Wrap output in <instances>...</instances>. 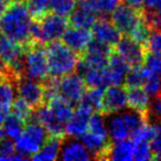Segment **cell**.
I'll use <instances>...</instances> for the list:
<instances>
[{
  "mask_svg": "<svg viewBox=\"0 0 161 161\" xmlns=\"http://www.w3.org/2000/svg\"><path fill=\"white\" fill-rule=\"evenodd\" d=\"M33 17L25 3L10 1L0 16V31L3 36L21 45H28L31 41V28Z\"/></svg>",
  "mask_w": 161,
  "mask_h": 161,
  "instance_id": "obj_1",
  "label": "cell"
},
{
  "mask_svg": "<svg viewBox=\"0 0 161 161\" xmlns=\"http://www.w3.org/2000/svg\"><path fill=\"white\" fill-rule=\"evenodd\" d=\"M107 116L106 126H107L108 137L114 142L132 137L139 128L148 123L147 118L142 114L131 108L114 113Z\"/></svg>",
  "mask_w": 161,
  "mask_h": 161,
  "instance_id": "obj_2",
  "label": "cell"
},
{
  "mask_svg": "<svg viewBox=\"0 0 161 161\" xmlns=\"http://www.w3.org/2000/svg\"><path fill=\"white\" fill-rule=\"evenodd\" d=\"M47 54L51 77H62L77 69L80 62L78 54L63 42L54 41L49 43Z\"/></svg>",
  "mask_w": 161,
  "mask_h": 161,
  "instance_id": "obj_3",
  "label": "cell"
},
{
  "mask_svg": "<svg viewBox=\"0 0 161 161\" xmlns=\"http://www.w3.org/2000/svg\"><path fill=\"white\" fill-rule=\"evenodd\" d=\"M67 19L54 12H49L40 19H34L31 28V41L49 44L62 38L67 29Z\"/></svg>",
  "mask_w": 161,
  "mask_h": 161,
  "instance_id": "obj_4",
  "label": "cell"
},
{
  "mask_svg": "<svg viewBox=\"0 0 161 161\" xmlns=\"http://www.w3.org/2000/svg\"><path fill=\"white\" fill-rule=\"evenodd\" d=\"M49 136L47 129L38 120L31 118L25 123L21 135L16 139L14 145L17 152L30 159L44 145Z\"/></svg>",
  "mask_w": 161,
  "mask_h": 161,
  "instance_id": "obj_5",
  "label": "cell"
},
{
  "mask_svg": "<svg viewBox=\"0 0 161 161\" xmlns=\"http://www.w3.org/2000/svg\"><path fill=\"white\" fill-rule=\"evenodd\" d=\"M25 47V76L44 82L50 74L47 49L42 43L36 42L30 43Z\"/></svg>",
  "mask_w": 161,
  "mask_h": 161,
  "instance_id": "obj_6",
  "label": "cell"
},
{
  "mask_svg": "<svg viewBox=\"0 0 161 161\" xmlns=\"http://www.w3.org/2000/svg\"><path fill=\"white\" fill-rule=\"evenodd\" d=\"M55 86L58 97H61L72 106L80 104L85 92V82L78 73H71L62 77H55Z\"/></svg>",
  "mask_w": 161,
  "mask_h": 161,
  "instance_id": "obj_7",
  "label": "cell"
},
{
  "mask_svg": "<svg viewBox=\"0 0 161 161\" xmlns=\"http://www.w3.org/2000/svg\"><path fill=\"white\" fill-rule=\"evenodd\" d=\"M17 93L33 109L45 104V87L42 80L22 76L17 80Z\"/></svg>",
  "mask_w": 161,
  "mask_h": 161,
  "instance_id": "obj_8",
  "label": "cell"
},
{
  "mask_svg": "<svg viewBox=\"0 0 161 161\" xmlns=\"http://www.w3.org/2000/svg\"><path fill=\"white\" fill-rule=\"evenodd\" d=\"M141 21V9L132 7L127 3H119L112 12V22L124 36H129Z\"/></svg>",
  "mask_w": 161,
  "mask_h": 161,
  "instance_id": "obj_9",
  "label": "cell"
},
{
  "mask_svg": "<svg viewBox=\"0 0 161 161\" xmlns=\"http://www.w3.org/2000/svg\"><path fill=\"white\" fill-rule=\"evenodd\" d=\"M116 50L115 51L121 55L130 66H137L141 65L145 62L146 55H147V49L143 44L135 41L131 36H124L115 45Z\"/></svg>",
  "mask_w": 161,
  "mask_h": 161,
  "instance_id": "obj_10",
  "label": "cell"
},
{
  "mask_svg": "<svg viewBox=\"0 0 161 161\" xmlns=\"http://www.w3.org/2000/svg\"><path fill=\"white\" fill-rule=\"evenodd\" d=\"M127 106L128 102L126 87H123L121 85L108 86L107 91L104 92L102 114H104V116H107L126 109Z\"/></svg>",
  "mask_w": 161,
  "mask_h": 161,
  "instance_id": "obj_11",
  "label": "cell"
},
{
  "mask_svg": "<svg viewBox=\"0 0 161 161\" xmlns=\"http://www.w3.org/2000/svg\"><path fill=\"white\" fill-rule=\"evenodd\" d=\"M16 93L17 80L0 73V124H3L10 114Z\"/></svg>",
  "mask_w": 161,
  "mask_h": 161,
  "instance_id": "obj_12",
  "label": "cell"
},
{
  "mask_svg": "<svg viewBox=\"0 0 161 161\" xmlns=\"http://www.w3.org/2000/svg\"><path fill=\"white\" fill-rule=\"evenodd\" d=\"M58 159L64 161H86L93 159V157L82 141L77 140L75 137L67 136L61 143Z\"/></svg>",
  "mask_w": 161,
  "mask_h": 161,
  "instance_id": "obj_13",
  "label": "cell"
},
{
  "mask_svg": "<svg viewBox=\"0 0 161 161\" xmlns=\"http://www.w3.org/2000/svg\"><path fill=\"white\" fill-rule=\"evenodd\" d=\"M91 40H92V33L90 30L74 25L67 28L62 36V42L80 55H82L86 51V47Z\"/></svg>",
  "mask_w": 161,
  "mask_h": 161,
  "instance_id": "obj_14",
  "label": "cell"
},
{
  "mask_svg": "<svg viewBox=\"0 0 161 161\" xmlns=\"http://www.w3.org/2000/svg\"><path fill=\"white\" fill-rule=\"evenodd\" d=\"M97 14L88 0H80L69 14V22L74 27L90 29L97 20Z\"/></svg>",
  "mask_w": 161,
  "mask_h": 161,
  "instance_id": "obj_15",
  "label": "cell"
},
{
  "mask_svg": "<svg viewBox=\"0 0 161 161\" xmlns=\"http://www.w3.org/2000/svg\"><path fill=\"white\" fill-rule=\"evenodd\" d=\"M93 113L87 108L78 106L75 112H73L65 127V134L69 137H82L88 130L90 119Z\"/></svg>",
  "mask_w": 161,
  "mask_h": 161,
  "instance_id": "obj_16",
  "label": "cell"
},
{
  "mask_svg": "<svg viewBox=\"0 0 161 161\" xmlns=\"http://www.w3.org/2000/svg\"><path fill=\"white\" fill-rule=\"evenodd\" d=\"M130 69V65L121 55H119L116 51H113L108 58V63L106 66L107 76L110 85H121L125 83V78L128 71Z\"/></svg>",
  "mask_w": 161,
  "mask_h": 161,
  "instance_id": "obj_17",
  "label": "cell"
},
{
  "mask_svg": "<svg viewBox=\"0 0 161 161\" xmlns=\"http://www.w3.org/2000/svg\"><path fill=\"white\" fill-rule=\"evenodd\" d=\"M92 34L95 39L110 47H115L121 38L119 30L115 27L112 21L107 20L106 18H102L95 21L92 27Z\"/></svg>",
  "mask_w": 161,
  "mask_h": 161,
  "instance_id": "obj_18",
  "label": "cell"
},
{
  "mask_svg": "<svg viewBox=\"0 0 161 161\" xmlns=\"http://www.w3.org/2000/svg\"><path fill=\"white\" fill-rule=\"evenodd\" d=\"M127 102L128 107L136 112L142 114L147 118L148 110L150 106V96L147 94L142 86H137V87H129L127 91Z\"/></svg>",
  "mask_w": 161,
  "mask_h": 161,
  "instance_id": "obj_19",
  "label": "cell"
},
{
  "mask_svg": "<svg viewBox=\"0 0 161 161\" xmlns=\"http://www.w3.org/2000/svg\"><path fill=\"white\" fill-rule=\"evenodd\" d=\"M78 71L88 87L104 90L105 87L110 86L106 67H84V69H78Z\"/></svg>",
  "mask_w": 161,
  "mask_h": 161,
  "instance_id": "obj_20",
  "label": "cell"
},
{
  "mask_svg": "<svg viewBox=\"0 0 161 161\" xmlns=\"http://www.w3.org/2000/svg\"><path fill=\"white\" fill-rule=\"evenodd\" d=\"M61 143H62V137L49 136L44 145L31 157V159L38 161L58 160L60 157Z\"/></svg>",
  "mask_w": 161,
  "mask_h": 161,
  "instance_id": "obj_21",
  "label": "cell"
},
{
  "mask_svg": "<svg viewBox=\"0 0 161 161\" xmlns=\"http://www.w3.org/2000/svg\"><path fill=\"white\" fill-rule=\"evenodd\" d=\"M103 97H104V90L103 88L90 87L87 91L85 90L83 96L80 98L78 106L87 108L92 113L102 112V106H103Z\"/></svg>",
  "mask_w": 161,
  "mask_h": 161,
  "instance_id": "obj_22",
  "label": "cell"
},
{
  "mask_svg": "<svg viewBox=\"0 0 161 161\" xmlns=\"http://www.w3.org/2000/svg\"><path fill=\"white\" fill-rule=\"evenodd\" d=\"M107 160L116 161H130L132 158V141L131 140H120L110 143L109 150L107 153Z\"/></svg>",
  "mask_w": 161,
  "mask_h": 161,
  "instance_id": "obj_23",
  "label": "cell"
},
{
  "mask_svg": "<svg viewBox=\"0 0 161 161\" xmlns=\"http://www.w3.org/2000/svg\"><path fill=\"white\" fill-rule=\"evenodd\" d=\"M148 75H149V71L146 69L145 66L141 65H137V66H132L128 71L127 75L125 78V87H137V86H142L143 83L147 80Z\"/></svg>",
  "mask_w": 161,
  "mask_h": 161,
  "instance_id": "obj_24",
  "label": "cell"
},
{
  "mask_svg": "<svg viewBox=\"0 0 161 161\" xmlns=\"http://www.w3.org/2000/svg\"><path fill=\"white\" fill-rule=\"evenodd\" d=\"M3 130H5L6 137L16 140L21 135V132H22L25 125V121L22 120L21 118H19L14 114L10 113L7 118H6V120L3 121Z\"/></svg>",
  "mask_w": 161,
  "mask_h": 161,
  "instance_id": "obj_25",
  "label": "cell"
},
{
  "mask_svg": "<svg viewBox=\"0 0 161 161\" xmlns=\"http://www.w3.org/2000/svg\"><path fill=\"white\" fill-rule=\"evenodd\" d=\"M7 160H27V158L17 152L16 145L12 139L5 137L0 140V161Z\"/></svg>",
  "mask_w": 161,
  "mask_h": 161,
  "instance_id": "obj_26",
  "label": "cell"
},
{
  "mask_svg": "<svg viewBox=\"0 0 161 161\" xmlns=\"http://www.w3.org/2000/svg\"><path fill=\"white\" fill-rule=\"evenodd\" d=\"M28 8L33 19H40L51 12L54 0H27Z\"/></svg>",
  "mask_w": 161,
  "mask_h": 161,
  "instance_id": "obj_27",
  "label": "cell"
},
{
  "mask_svg": "<svg viewBox=\"0 0 161 161\" xmlns=\"http://www.w3.org/2000/svg\"><path fill=\"white\" fill-rule=\"evenodd\" d=\"M132 141V158L134 160L142 161L153 159L150 148V141L147 140H137L131 139Z\"/></svg>",
  "mask_w": 161,
  "mask_h": 161,
  "instance_id": "obj_28",
  "label": "cell"
},
{
  "mask_svg": "<svg viewBox=\"0 0 161 161\" xmlns=\"http://www.w3.org/2000/svg\"><path fill=\"white\" fill-rule=\"evenodd\" d=\"M10 113L14 114L16 116H18L19 118H21L22 120H25L27 123L33 116V108L28 105L22 98L18 97L17 99H14Z\"/></svg>",
  "mask_w": 161,
  "mask_h": 161,
  "instance_id": "obj_29",
  "label": "cell"
},
{
  "mask_svg": "<svg viewBox=\"0 0 161 161\" xmlns=\"http://www.w3.org/2000/svg\"><path fill=\"white\" fill-rule=\"evenodd\" d=\"M142 88L152 98L161 95V77L149 72V75H148L146 82L143 83Z\"/></svg>",
  "mask_w": 161,
  "mask_h": 161,
  "instance_id": "obj_30",
  "label": "cell"
},
{
  "mask_svg": "<svg viewBox=\"0 0 161 161\" xmlns=\"http://www.w3.org/2000/svg\"><path fill=\"white\" fill-rule=\"evenodd\" d=\"M150 124H152L154 127V134L150 140L152 157L153 159H161V121Z\"/></svg>",
  "mask_w": 161,
  "mask_h": 161,
  "instance_id": "obj_31",
  "label": "cell"
},
{
  "mask_svg": "<svg viewBox=\"0 0 161 161\" xmlns=\"http://www.w3.org/2000/svg\"><path fill=\"white\" fill-rule=\"evenodd\" d=\"M146 49L149 53L161 56V30L151 31L146 43Z\"/></svg>",
  "mask_w": 161,
  "mask_h": 161,
  "instance_id": "obj_32",
  "label": "cell"
},
{
  "mask_svg": "<svg viewBox=\"0 0 161 161\" xmlns=\"http://www.w3.org/2000/svg\"><path fill=\"white\" fill-rule=\"evenodd\" d=\"M150 33H151V30L149 29V27L146 25V22L142 19V21L132 30L131 33L129 34V36H131L135 41L141 43V44H143L146 47V43H147Z\"/></svg>",
  "mask_w": 161,
  "mask_h": 161,
  "instance_id": "obj_33",
  "label": "cell"
},
{
  "mask_svg": "<svg viewBox=\"0 0 161 161\" xmlns=\"http://www.w3.org/2000/svg\"><path fill=\"white\" fill-rule=\"evenodd\" d=\"M145 67L154 75L161 77V56L154 55L152 53L147 52L145 58Z\"/></svg>",
  "mask_w": 161,
  "mask_h": 161,
  "instance_id": "obj_34",
  "label": "cell"
},
{
  "mask_svg": "<svg viewBox=\"0 0 161 161\" xmlns=\"http://www.w3.org/2000/svg\"><path fill=\"white\" fill-rule=\"evenodd\" d=\"M9 0H0V16L3 14V11L6 10V8L9 5Z\"/></svg>",
  "mask_w": 161,
  "mask_h": 161,
  "instance_id": "obj_35",
  "label": "cell"
},
{
  "mask_svg": "<svg viewBox=\"0 0 161 161\" xmlns=\"http://www.w3.org/2000/svg\"><path fill=\"white\" fill-rule=\"evenodd\" d=\"M5 137H6V135H5V130H3V124H0V140L3 139Z\"/></svg>",
  "mask_w": 161,
  "mask_h": 161,
  "instance_id": "obj_36",
  "label": "cell"
},
{
  "mask_svg": "<svg viewBox=\"0 0 161 161\" xmlns=\"http://www.w3.org/2000/svg\"><path fill=\"white\" fill-rule=\"evenodd\" d=\"M9 1H17V3H25L27 0H9Z\"/></svg>",
  "mask_w": 161,
  "mask_h": 161,
  "instance_id": "obj_37",
  "label": "cell"
}]
</instances>
